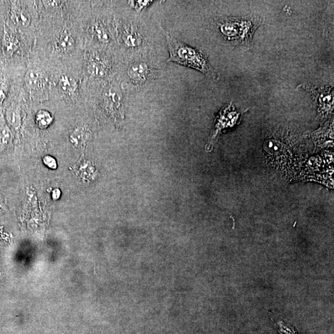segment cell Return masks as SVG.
I'll return each mask as SVG.
<instances>
[{"mask_svg":"<svg viewBox=\"0 0 334 334\" xmlns=\"http://www.w3.org/2000/svg\"><path fill=\"white\" fill-rule=\"evenodd\" d=\"M72 13L60 16H39L29 62L40 66L50 74L81 73L85 43L77 20L80 6Z\"/></svg>","mask_w":334,"mask_h":334,"instance_id":"cell-1","label":"cell"},{"mask_svg":"<svg viewBox=\"0 0 334 334\" xmlns=\"http://www.w3.org/2000/svg\"><path fill=\"white\" fill-rule=\"evenodd\" d=\"M50 100L58 105L73 108L84 103L82 73L64 72L51 74Z\"/></svg>","mask_w":334,"mask_h":334,"instance_id":"cell-2","label":"cell"},{"mask_svg":"<svg viewBox=\"0 0 334 334\" xmlns=\"http://www.w3.org/2000/svg\"><path fill=\"white\" fill-rule=\"evenodd\" d=\"M51 74L29 62L23 75L22 87L31 103H42L50 99Z\"/></svg>","mask_w":334,"mask_h":334,"instance_id":"cell-3","label":"cell"},{"mask_svg":"<svg viewBox=\"0 0 334 334\" xmlns=\"http://www.w3.org/2000/svg\"><path fill=\"white\" fill-rule=\"evenodd\" d=\"M9 2V23L24 35L35 40L40 19L37 1Z\"/></svg>","mask_w":334,"mask_h":334,"instance_id":"cell-4","label":"cell"},{"mask_svg":"<svg viewBox=\"0 0 334 334\" xmlns=\"http://www.w3.org/2000/svg\"><path fill=\"white\" fill-rule=\"evenodd\" d=\"M166 39L170 53L169 62L179 63L185 67L209 74L211 73L208 59L201 51L189 47L165 32Z\"/></svg>","mask_w":334,"mask_h":334,"instance_id":"cell-5","label":"cell"},{"mask_svg":"<svg viewBox=\"0 0 334 334\" xmlns=\"http://www.w3.org/2000/svg\"><path fill=\"white\" fill-rule=\"evenodd\" d=\"M110 51L85 50L82 72L85 79L91 80H109L113 74V63Z\"/></svg>","mask_w":334,"mask_h":334,"instance_id":"cell-6","label":"cell"},{"mask_svg":"<svg viewBox=\"0 0 334 334\" xmlns=\"http://www.w3.org/2000/svg\"><path fill=\"white\" fill-rule=\"evenodd\" d=\"M219 26L228 40L244 43L252 41L258 24L257 19L253 18L228 19L222 21Z\"/></svg>","mask_w":334,"mask_h":334,"instance_id":"cell-7","label":"cell"},{"mask_svg":"<svg viewBox=\"0 0 334 334\" xmlns=\"http://www.w3.org/2000/svg\"><path fill=\"white\" fill-rule=\"evenodd\" d=\"M105 84L102 85L100 89L99 95V101L104 108L111 114H116L121 111L123 95L119 87L116 84L112 83L109 80H105Z\"/></svg>","mask_w":334,"mask_h":334,"instance_id":"cell-8","label":"cell"},{"mask_svg":"<svg viewBox=\"0 0 334 334\" xmlns=\"http://www.w3.org/2000/svg\"><path fill=\"white\" fill-rule=\"evenodd\" d=\"M92 135V130L88 124L77 123L70 131L68 140L73 146L80 148L86 145Z\"/></svg>","mask_w":334,"mask_h":334,"instance_id":"cell-9","label":"cell"},{"mask_svg":"<svg viewBox=\"0 0 334 334\" xmlns=\"http://www.w3.org/2000/svg\"><path fill=\"white\" fill-rule=\"evenodd\" d=\"M38 109L34 116V124L37 128L40 130H46L52 126L55 121V115L53 112L46 107H42Z\"/></svg>","mask_w":334,"mask_h":334,"instance_id":"cell-10","label":"cell"},{"mask_svg":"<svg viewBox=\"0 0 334 334\" xmlns=\"http://www.w3.org/2000/svg\"><path fill=\"white\" fill-rule=\"evenodd\" d=\"M150 70L145 63H136L131 65L128 70L130 79L136 84H143L148 79Z\"/></svg>","mask_w":334,"mask_h":334,"instance_id":"cell-11","label":"cell"},{"mask_svg":"<svg viewBox=\"0 0 334 334\" xmlns=\"http://www.w3.org/2000/svg\"><path fill=\"white\" fill-rule=\"evenodd\" d=\"M122 41L129 47H136L140 45L141 38L137 31L131 27L124 26L119 33Z\"/></svg>","mask_w":334,"mask_h":334,"instance_id":"cell-12","label":"cell"},{"mask_svg":"<svg viewBox=\"0 0 334 334\" xmlns=\"http://www.w3.org/2000/svg\"><path fill=\"white\" fill-rule=\"evenodd\" d=\"M6 118L14 128H18L22 121V111L19 104H11L6 110Z\"/></svg>","mask_w":334,"mask_h":334,"instance_id":"cell-13","label":"cell"},{"mask_svg":"<svg viewBox=\"0 0 334 334\" xmlns=\"http://www.w3.org/2000/svg\"><path fill=\"white\" fill-rule=\"evenodd\" d=\"M264 148L270 154H279L283 150L282 144L275 140L267 141L264 144Z\"/></svg>","mask_w":334,"mask_h":334,"instance_id":"cell-14","label":"cell"},{"mask_svg":"<svg viewBox=\"0 0 334 334\" xmlns=\"http://www.w3.org/2000/svg\"><path fill=\"white\" fill-rule=\"evenodd\" d=\"M278 332L280 334H298L293 327L285 323L283 321H278L276 323Z\"/></svg>","mask_w":334,"mask_h":334,"instance_id":"cell-15","label":"cell"},{"mask_svg":"<svg viewBox=\"0 0 334 334\" xmlns=\"http://www.w3.org/2000/svg\"><path fill=\"white\" fill-rule=\"evenodd\" d=\"M9 86L7 82L0 81V107L3 106L9 96Z\"/></svg>","mask_w":334,"mask_h":334,"instance_id":"cell-16","label":"cell"},{"mask_svg":"<svg viewBox=\"0 0 334 334\" xmlns=\"http://www.w3.org/2000/svg\"><path fill=\"white\" fill-rule=\"evenodd\" d=\"M43 163L46 167L51 170H56L58 168V163L57 160L54 157L50 155H45L43 158Z\"/></svg>","mask_w":334,"mask_h":334,"instance_id":"cell-17","label":"cell"},{"mask_svg":"<svg viewBox=\"0 0 334 334\" xmlns=\"http://www.w3.org/2000/svg\"><path fill=\"white\" fill-rule=\"evenodd\" d=\"M152 3V1H136L135 8L138 9V10H142L143 8H146V7L148 6V4H150Z\"/></svg>","mask_w":334,"mask_h":334,"instance_id":"cell-18","label":"cell"},{"mask_svg":"<svg viewBox=\"0 0 334 334\" xmlns=\"http://www.w3.org/2000/svg\"><path fill=\"white\" fill-rule=\"evenodd\" d=\"M61 195L60 190L58 189H55L53 190L52 193V198L54 200H58L60 198Z\"/></svg>","mask_w":334,"mask_h":334,"instance_id":"cell-19","label":"cell"}]
</instances>
